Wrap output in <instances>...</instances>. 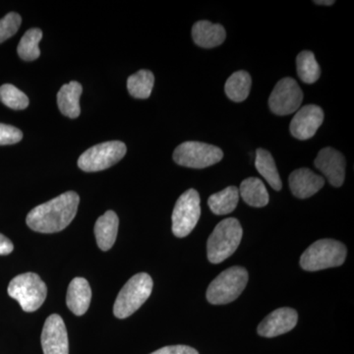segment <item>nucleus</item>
I'll return each instance as SVG.
<instances>
[{
    "label": "nucleus",
    "instance_id": "24",
    "mask_svg": "<svg viewBox=\"0 0 354 354\" xmlns=\"http://www.w3.org/2000/svg\"><path fill=\"white\" fill-rule=\"evenodd\" d=\"M153 83H155V77L150 70H140L128 78V92L136 99H148L152 94Z\"/></svg>",
    "mask_w": 354,
    "mask_h": 354
},
{
    "label": "nucleus",
    "instance_id": "10",
    "mask_svg": "<svg viewBox=\"0 0 354 354\" xmlns=\"http://www.w3.org/2000/svg\"><path fill=\"white\" fill-rule=\"evenodd\" d=\"M304 92L297 81L290 77L281 79L277 83L269 99L272 113L277 115H288L301 106Z\"/></svg>",
    "mask_w": 354,
    "mask_h": 354
},
{
    "label": "nucleus",
    "instance_id": "8",
    "mask_svg": "<svg viewBox=\"0 0 354 354\" xmlns=\"http://www.w3.org/2000/svg\"><path fill=\"white\" fill-rule=\"evenodd\" d=\"M201 200L195 189L185 191L174 206L172 213V232L179 239L187 236L201 216Z\"/></svg>",
    "mask_w": 354,
    "mask_h": 354
},
{
    "label": "nucleus",
    "instance_id": "12",
    "mask_svg": "<svg viewBox=\"0 0 354 354\" xmlns=\"http://www.w3.org/2000/svg\"><path fill=\"white\" fill-rule=\"evenodd\" d=\"M324 111L315 104H307L299 109L290 122V133L298 140H308L322 125Z\"/></svg>",
    "mask_w": 354,
    "mask_h": 354
},
{
    "label": "nucleus",
    "instance_id": "1",
    "mask_svg": "<svg viewBox=\"0 0 354 354\" xmlns=\"http://www.w3.org/2000/svg\"><path fill=\"white\" fill-rule=\"evenodd\" d=\"M79 202V195L68 191L31 209L26 223L31 230L41 234L62 232L75 218Z\"/></svg>",
    "mask_w": 354,
    "mask_h": 354
},
{
    "label": "nucleus",
    "instance_id": "4",
    "mask_svg": "<svg viewBox=\"0 0 354 354\" xmlns=\"http://www.w3.org/2000/svg\"><path fill=\"white\" fill-rule=\"evenodd\" d=\"M245 268L234 266L221 272L207 290V300L213 305L228 304L237 299L248 283Z\"/></svg>",
    "mask_w": 354,
    "mask_h": 354
},
{
    "label": "nucleus",
    "instance_id": "13",
    "mask_svg": "<svg viewBox=\"0 0 354 354\" xmlns=\"http://www.w3.org/2000/svg\"><path fill=\"white\" fill-rule=\"evenodd\" d=\"M315 167L327 177L330 185L341 187L346 178V158L335 149L327 147L317 156Z\"/></svg>",
    "mask_w": 354,
    "mask_h": 354
},
{
    "label": "nucleus",
    "instance_id": "2",
    "mask_svg": "<svg viewBox=\"0 0 354 354\" xmlns=\"http://www.w3.org/2000/svg\"><path fill=\"white\" fill-rule=\"evenodd\" d=\"M242 230L241 223L234 218H228L216 225L207 242V255L212 264H220L232 255L241 244Z\"/></svg>",
    "mask_w": 354,
    "mask_h": 354
},
{
    "label": "nucleus",
    "instance_id": "21",
    "mask_svg": "<svg viewBox=\"0 0 354 354\" xmlns=\"http://www.w3.org/2000/svg\"><path fill=\"white\" fill-rule=\"evenodd\" d=\"M255 167L272 189L276 191L281 189L283 183H281L276 162L269 151L262 148L256 151Z\"/></svg>",
    "mask_w": 354,
    "mask_h": 354
},
{
    "label": "nucleus",
    "instance_id": "5",
    "mask_svg": "<svg viewBox=\"0 0 354 354\" xmlns=\"http://www.w3.org/2000/svg\"><path fill=\"white\" fill-rule=\"evenodd\" d=\"M153 286L152 278L146 272L133 276L116 297L113 306L114 316L118 319L131 316L150 297Z\"/></svg>",
    "mask_w": 354,
    "mask_h": 354
},
{
    "label": "nucleus",
    "instance_id": "16",
    "mask_svg": "<svg viewBox=\"0 0 354 354\" xmlns=\"http://www.w3.org/2000/svg\"><path fill=\"white\" fill-rule=\"evenodd\" d=\"M92 299V290L87 279L75 278L72 279L66 295V304L72 313L82 316L87 312Z\"/></svg>",
    "mask_w": 354,
    "mask_h": 354
},
{
    "label": "nucleus",
    "instance_id": "15",
    "mask_svg": "<svg viewBox=\"0 0 354 354\" xmlns=\"http://www.w3.org/2000/svg\"><path fill=\"white\" fill-rule=\"evenodd\" d=\"M325 185V179L314 174L309 169H297L290 174V187L291 192L299 199H306L315 195Z\"/></svg>",
    "mask_w": 354,
    "mask_h": 354
},
{
    "label": "nucleus",
    "instance_id": "14",
    "mask_svg": "<svg viewBox=\"0 0 354 354\" xmlns=\"http://www.w3.org/2000/svg\"><path fill=\"white\" fill-rule=\"evenodd\" d=\"M298 314L295 309L283 307L272 311L258 326L261 337H274L286 334L297 325Z\"/></svg>",
    "mask_w": 354,
    "mask_h": 354
},
{
    "label": "nucleus",
    "instance_id": "25",
    "mask_svg": "<svg viewBox=\"0 0 354 354\" xmlns=\"http://www.w3.org/2000/svg\"><path fill=\"white\" fill-rule=\"evenodd\" d=\"M297 73L305 84H314L319 80L321 69L312 51H301L297 58Z\"/></svg>",
    "mask_w": 354,
    "mask_h": 354
},
{
    "label": "nucleus",
    "instance_id": "32",
    "mask_svg": "<svg viewBox=\"0 0 354 354\" xmlns=\"http://www.w3.org/2000/svg\"><path fill=\"white\" fill-rule=\"evenodd\" d=\"M314 3L318 4V6H330L335 3L334 0H319V1H313Z\"/></svg>",
    "mask_w": 354,
    "mask_h": 354
},
{
    "label": "nucleus",
    "instance_id": "7",
    "mask_svg": "<svg viewBox=\"0 0 354 354\" xmlns=\"http://www.w3.org/2000/svg\"><path fill=\"white\" fill-rule=\"evenodd\" d=\"M223 158V152L218 147L196 141L184 142L174 153L177 165L197 169L218 164Z\"/></svg>",
    "mask_w": 354,
    "mask_h": 354
},
{
    "label": "nucleus",
    "instance_id": "31",
    "mask_svg": "<svg viewBox=\"0 0 354 354\" xmlns=\"http://www.w3.org/2000/svg\"><path fill=\"white\" fill-rule=\"evenodd\" d=\"M14 245L10 239L0 234V255H8L12 252Z\"/></svg>",
    "mask_w": 354,
    "mask_h": 354
},
{
    "label": "nucleus",
    "instance_id": "3",
    "mask_svg": "<svg viewBox=\"0 0 354 354\" xmlns=\"http://www.w3.org/2000/svg\"><path fill=\"white\" fill-rule=\"evenodd\" d=\"M348 249L335 239H320L310 245L300 258V267L307 272L339 267L346 261Z\"/></svg>",
    "mask_w": 354,
    "mask_h": 354
},
{
    "label": "nucleus",
    "instance_id": "23",
    "mask_svg": "<svg viewBox=\"0 0 354 354\" xmlns=\"http://www.w3.org/2000/svg\"><path fill=\"white\" fill-rule=\"evenodd\" d=\"M251 84H252V79L248 72L242 71V70L235 72L225 83V94L232 102L245 101L250 93Z\"/></svg>",
    "mask_w": 354,
    "mask_h": 354
},
{
    "label": "nucleus",
    "instance_id": "19",
    "mask_svg": "<svg viewBox=\"0 0 354 354\" xmlns=\"http://www.w3.org/2000/svg\"><path fill=\"white\" fill-rule=\"evenodd\" d=\"M82 92V86L76 81L62 86L57 94V104L64 115L69 118H77L80 115V97Z\"/></svg>",
    "mask_w": 354,
    "mask_h": 354
},
{
    "label": "nucleus",
    "instance_id": "27",
    "mask_svg": "<svg viewBox=\"0 0 354 354\" xmlns=\"http://www.w3.org/2000/svg\"><path fill=\"white\" fill-rule=\"evenodd\" d=\"M0 101L8 108L20 111L29 106L27 95L11 84H4L0 87Z\"/></svg>",
    "mask_w": 354,
    "mask_h": 354
},
{
    "label": "nucleus",
    "instance_id": "20",
    "mask_svg": "<svg viewBox=\"0 0 354 354\" xmlns=\"http://www.w3.org/2000/svg\"><path fill=\"white\" fill-rule=\"evenodd\" d=\"M239 191L243 201L254 208H262L269 203L267 188L257 177H249L242 181Z\"/></svg>",
    "mask_w": 354,
    "mask_h": 354
},
{
    "label": "nucleus",
    "instance_id": "29",
    "mask_svg": "<svg viewBox=\"0 0 354 354\" xmlns=\"http://www.w3.org/2000/svg\"><path fill=\"white\" fill-rule=\"evenodd\" d=\"M23 133L18 128L0 123V145H11L20 142Z\"/></svg>",
    "mask_w": 354,
    "mask_h": 354
},
{
    "label": "nucleus",
    "instance_id": "30",
    "mask_svg": "<svg viewBox=\"0 0 354 354\" xmlns=\"http://www.w3.org/2000/svg\"><path fill=\"white\" fill-rule=\"evenodd\" d=\"M150 354H199L196 349L188 346H165Z\"/></svg>",
    "mask_w": 354,
    "mask_h": 354
},
{
    "label": "nucleus",
    "instance_id": "17",
    "mask_svg": "<svg viewBox=\"0 0 354 354\" xmlns=\"http://www.w3.org/2000/svg\"><path fill=\"white\" fill-rule=\"evenodd\" d=\"M227 38L225 28L209 21H198L192 27V39L197 46L213 48L221 46Z\"/></svg>",
    "mask_w": 354,
    "mask_h": 354
},
{
    "label": "nucleus",
    "instance_id": "11",
    "mask_svg": "<svg viewBox=\"0 0 354 354\" xmlns=\"http://www.w3.org/2000/svg\"><path fill=\"white\" fill-rule=\"evenodd\" d=\"M41 342L44 354H69L68 335L62 317L53 314L46 319Z\"/></svg>",
    "mask_w": 354,
    "mask_h": 354
},
{
    "label": "nucleus",
    "instance_id": "18",
    "mask_svg": "<svg viewBox=\"0 0 354 354\" xmlns=\"http://www.w3.org/2000/svg\"><path fill=\"white\" fill-rule=\"evenodd\" d=\"M118 216L113 211L106 212L95 221V239L102 251H108L113 246L118 237Z\"/></svg>",
    "mask_w": 354,
    "mask_h": 354
},
{
    "label": "nucleus",
    "instance_id": "9",
    "mask_svg": "<svg viewBox=\"0 0 354 354\" xmlns=\"http://www.w3.org/2000/svg\"><path fill=\"white\" fill-rule=\"evenodd\" d=\"M123 142L109 141L91 147L80 156L78 167L86 172L104 171L118 164L127 153Z\"/></svg>",
    "mask_w": 354,
    "mask_h": 354
},
{
    "label": "nucleus",
    "instance_id": "26",
    "mask_svg": "<svg viewBox=\"0 0 354 354\" xmlns=\"http://www.w3.org/2000/svg\"><path fill=\"white\" fill-rule=\"evenodd\" d=\"M43 39V32L39 28H32L25 32L21 39L17 51L19 57L26 62L36 60L41 55L39 41Z\"/></svg>",
    "mask_w": 354,
    "mask_h": 354
},
{
    "label": "nucleus",
    "instance_id": "22",
    "mask_svg": "<svg viewBox=\"0 0 354 354\" xmlns=\"http://www.w3.org/2000/svg\"><path fill=\"white\" fill-rule=\"evenodd\" d=\"M239 201V188L228 186L225 189L211 195L208 199V205L215 215L223 216L232 213Z\"/></svg>",
    "mask_w": 354,
    "mask_h": 354
},
{
    "label": "nucleus",
    "instance_id": "6",
    "mask_svg": "<svg viewBox=\"0 0 354 354\" xmlns=\"http://www.w3.org/2000/svg\"><path fill=\"white\" fill-rule=\"evenodd\" d=\"M7 291L9 297L19 302L25 312L38 310L48 295L46 283L35 272H25L15 277L9 283Z\"/></svg>",
    "mask_w": 354,
    "mask_h": 354
},
{
    "label": "nucleus",
    "instance_id": "28",
    "mask_svg": "<svg viewBox=\"0 0 354 354\" xmlns=\"http://www.w3.org/2000/svg\"><path fill=\"white\" fill-rule=\"evenodd\" d=\"M22 18L19 14L10 12L0 19V43L11 38L19 30Z\"/></svg>",
    "mask_w": 354,
    "mask_h": 354
}]
</instances>
